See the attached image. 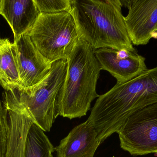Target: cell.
Here are the masks:
<instances>
[{"instance_id":"8","label":"cell","mask_w":157,"mask_h":157,"mask_svg":"<svg viewBox=\"0 0 157 157\" xmlns=\"http://www.w3.org/2000/svg\"><path fill=\"white\" fill-rule=\"evenodd\" d=\"M13 43L20 80L18 90L28 94L48 75L52 63L37 49L29 33L22 35Z\"/></svg>"},{"instance_id":"6","label":"cell","mask_w":157,"mask_h":157,"mask_svg":"<svg viewBox=\"0 0 157 157\" xmlns=\"http://www.w3.org/2000/svg\"><path fill=\"white\" fill-rule=\"evenodd\" d=\"M117 133L121 148L132 155L157 154V102L131 114Z\"/></svg>"},{"instance_id":"17","label":"cell","mask_w":157,"mask_h":157,"mask_svg":"<svg viewBox=\"0 0 157 157\" xmlns=\"http://www.w3.org/2000/svg\"><path fill=\"white\" fill-rule=\"evenodd\" d=\"M2 0H0V14H1V6H2Z\"/></svg>"},{"instance_id":"13","label":"cell","mask_w":157,"mask_h":157,"mask_svg":"<svg viewBox=\"0 0 157 157\" xmlns=\"http://www.w3.org/2000/svg\"><path fill=\"white\" fill-rule=\"evenodd\" d=\"M0 85L6 91L20 89L15 47L7 38L0 39Z\"/></svg>"},{"instance_id":"1","label":"cell","mask_w":157,"mask_h":157,"mask_svg":"<svg viewBox=\"0 0 157 157\" xmlns=\"http://www.w3.org/2000/svg\"><path fill=\"white\" fill-rule=\"evenodd\" d=\"M157 102V66L125 83H117L98 98L87 120L101 144L117 133L134 112Z\"/></svg>"},{"instance_id":"14","label":"cell","mask_w":157,"mask_h":157,"mask_svg":"<svg viewBox=\"0 0 157 157\" xmlns=\"http://www.w3.org/2000/svg\"><path fill=\"white\" fill-rule=\"evenodd\" d=\"M55 152V147L45 132L33 123L28 134L24 157H51Z\"/></svg>"},{"instance_id":"20","label":"cell","mask_w":157,"mask_h":157,"mask_svg":"<svg viewBox=\"0 0 157 157\" xmlns=\"http://www.w3.org/2000/svg\"><path fill=\"white\" fill-rule=\"evenodd\" d=\"M157 31H156V32H157Z\"/></svg>"},{"instance_id":"12","label":"cell","mask_w":157,"mask_h":157,"mask_svg":"<svg viewBox=\"0 0 157 157\" xmlns=\"http://www.w3.org/2000/svg\"><path fill=\"white\" fill-rule=\"evenodd\" d=\"M40 14L34 0H2L1 15L11 27L14 41L29 32Z\"/></svg>"},{"instance_id":"3","label":"cell","mask_w":157,"mask_h":157,"mask_svg":"<svg viewBox=\"0 0 157 157\" xmlns=\"http://www.w3.org/2000/svg\"><path fill=\"white\" fill-rule=\"evenodd\" d=\"M67 61L66 77L57 97L56 113L72 120L86 115L91 102L99 96L96 86L101 70L95 50L80 38Z\"/></svg>"},{"instance_id":"2","label":"cell","mask_w":157,"mask_h":157,"mask_svg":"<svg viewBox=\"0 0 157 157\" xmlns=\"http://www.w3.org/2000/svg\"><path fill=\"white\" fill-rule=\"evenodd\" d=\"M121 0H71V13L79 38L96 50L136 51L128 35Z\"/></svg>"},{"instance_id":"10","label":"cell","mask_w":157,"mask_h":157,"mask_svg":"<svg viewBox=\"0 0 157 157\" xmlns=\"http://www.w3.org/2000/svg\"><path fill=\"white\" fill-rule=\"evenodd\" d=\"M95 54L101 70L109 72L119 84L130 81L147 69L145 58L136 51L104 48L95 50Z\"/></svg>"},{"instance_id":"18","label":"cell","mask_w":157,"mask_h":157,"mask_svg":"<svg viewBox=\"0 0 157 157\" xmlns=\"http://www.w3.org/2000/svg\"><path fill=\"white\" fill-rule=\"evenodd\" d=\"M157 37V31L156 32L155 34V36H154V37Z\"/></svg>"},{"instance_id":"9","label":"cell","mask_w":157,"mask_h":157,"mask_svg":"<svg viewBox=\"0 0 157 157\" xmlns=\"http://www.w3.org/2000/svg\"><path fill=\"white\" fill-rule=\"evenodd\" d=\"M128 9L124 17L128 35L134 45H146L157 29V0H121Z\"/></svg>"},{"instance_id":"15","label":"cell","mask_w":157,"mask_h":157,"mask_svg":"<svg viewBox=\"0 0 157 157\" xmlns=\"http://www.w3.org/2000/svg\"><path fill=\"white\" fill-rule=\"evenodd\" d=\"M40 14L71 13V0H34Z\"/></svg>"},{"instance_id":"4","label":"cell","mask_w":157,"mask_h":157,"mask_svg":"<svg viewBox=\"0 0 157 157\" xmlns=\"http://www.w3.org/2000/svg\"><path fill=\"white\" fill-rule=\"evenodd\" d=\"M29 35L37 49L52 64L67 60L79 39L69 12L40 14Z\"/></svg>"},{"instance_id":"7","label":"cell","mask_w":157,"mask_h":157,"mask_svg":"<svg viewBox=\"0 0 157 157\" xmlns=\"http://www.w3.org/2000/svg\"><path fill=\"white\" fill-rule=\"evenodd\" d=\"M2 102L6 126L5 157H24L28 134L35 120L13 90L3 94Z\"/></svg>"},{"instance_id":"5","label":"cell","mask_w":157,"mask_h":157,"mask_svg":"<svg viewBox=\"0 0 157 157\" xmlns=\"http://www.w3.org/2000/svg\"><path fill=\"white\" fill-rule=\"evenodd\" d=\"M67 60L52 64L51 70L45 79L28 94L13 90L16 96L30 112L35 123L44 132H49L55 119L58 94L66 77Z\"/></svg>"},{"instance_id":"19","label":"cell","mask_w":157,"mask_h":157,"mask_svg":"<svg viewBox=\"0 0 157 157\" xmlns=\"http://www.w3.org/2000/svg\"><path fill=\"white\" fill-rule=\"evenodd\" d=\"M51 157H53V155H52V156Z\"/></svg>"},{"instance_id":"16","label":"cell","mask_w":157,"mask_h":157,"mask_svg":"<svg viewBox=\"0 0 157 157\" xmlns=\"http://www.w3.org/2000/svg\"><path fill=\"white\" fill-rule=\"evenodd\" d=\"M6 147V126L3 108L0 101V157H5Z\"/></svg>"},{"instance_id":"11","label":"cell","mask_w":157,"mask_h":157,"mask_svg":"<svg viewBox=\"0 0 157 157\" xmlns=\"http://www.w3.org/2000/svg\"><path fill=\"white\" fill-rule=\"evenodd\" d=\"M100 144L96 130L86 120L72 129L55 151L57 157H94Z\"/></svg>"}]
</instances>
